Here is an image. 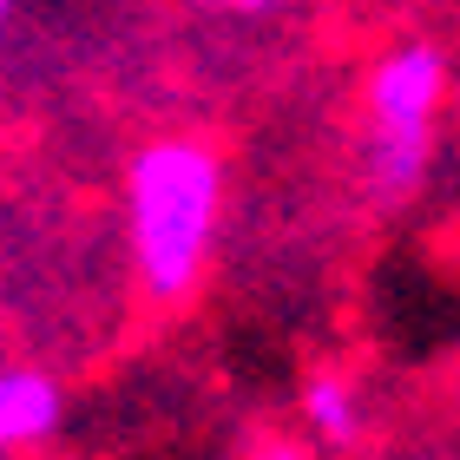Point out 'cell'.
<instances>
[{
    "mask_svg": "<svg viewBox=\"0 0 460 460\" xmlns=\"http://www.w3.org/2000/svg\"><path fill=\"white\" fill-rule=\"evenodd\" d=\"M224 204V158L204 138H152L125 172V224H132V277L145 303L178 309L204 277Z\"/></svg>",
    "mask_w": 460,
    "mask_h": 460,
    "instance_id": "obj_1",
    "label": "cell"
},
{
    "mask_svg": "<svg viewBox=\"0 0 460 460\" xmlns=\"http://www.w3.org/2000/svg\"><path fill=\"white\" fill-rule=\"evenodd\" d=\"M441 93L447 59L428 40H402L368 66V184L382 204H402L428 178Z\"/></svg>",
    "mask_w": 460,
    "mask_h": 460,
    "instance_id": "obj_2",
    "label": "cell"
},
{
    "mask_svg": "<svg viewBox=\"0 0 460 460\" xmlns=\"http://www.w3.org/2000/svg\"><path fill=\"white\" fill-rule=\"evenodd\" d=\"M59 414H66V394H59L53 375L40 368H0V447H40L59 434Z\"/></svg>",
    "mask_w": 460,
    "mask_h": 460,
    "instance_id": "obj_3",
    "label": "cell"
},
{
    "mask_svg": "<svg viewBox=\"0 0 460 460\" xmlns=\"http://www.w3.org/2000/svg\"><path fill=\"white\" fill-rule=\"evenodd\" d=\"M303 421L323 434V441H336V447H349L355 434H362V408H355V388H349V375H336V368H316L303 382Z\"/></svg>",
    "mask_w": 460,
    "mask_h": 460,
    "instance_id": "obj_4",
    "label": "cell"
},
{
    "mask_svg": "<svg viewBox=\"0 0 460 460\" xmlns=\"http://www.w3.org/2000/svg\"><path fill=\"white\" fill-rule=\"evenodd\" d=\"M204 7H217V13H277L289 0H204Z\"/></svg>",
    "mask_w": 460,
    "mask_h": 460,
    "instance_id": "obj_5",
    "label": "cell"
},
{
    "mask_svg": "<svg viewBox=\"0 0 460 460\" xmlns=\"http://www.w3.org/2000/svg\"><path fill=\"white\" fill-rule=\"evenodd\" d=\"M250 460H316V454H309V447H296V441H263Z\"/></svg>",
    "mask_w": 460,
    "mask_h": 460,
    "instance_id": "obj_6",
    "label": "cell"
}]
</instances>
